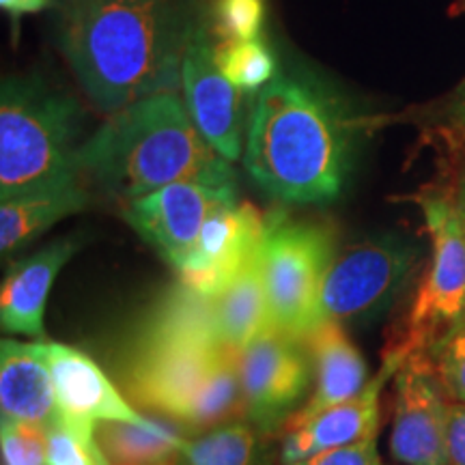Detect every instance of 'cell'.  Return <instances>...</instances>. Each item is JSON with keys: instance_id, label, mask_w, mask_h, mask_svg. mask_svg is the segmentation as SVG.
I'll list each match as a JSON object with an SVG mask.
<instances>
[{"instance_id": "cell-1", "label": "cell", "mask_w": 465, "mask_h": 465, "mask_svg": "<svg viewBox=\"0 0 465 465\" xmlns=\"http://www.w3.org/2000/svg\"><path fill=\"white\" fill-rule=\"evenodd\" d=\"M360 119L351 104L306 69H291L259 93L243 166L278 201L322 205L345 190Z\"/></svg>"}, {"instance_id": "cell-2", "label": "cell", "mask_w": 465, "mask_h": 465, "mask_svg": "<svg viewBox=\"0 0 465 465\" xmlns=\"http://www.w3.org/2000/svg\"><path fill=\"white\" fill-rule=\"evenodd\" d=\"M194 26L188 0H67L58 45L89 100L114 114L182 86Z\"/></svg>"}, {"instance_id": "cell-3", "label": "cell", "mask_w": 465, "mask_h": 465, "mask_svg": "<svg viewBox=\"0 0 465 465\" xmlns=\"http://www.w3.org/2000/svg\"><path fill=\"white\" fill-rule=\"evenodd\" d=\"M78 168L108 194L130 203L179 182L235 183V173L209 144L177 91L125 106L78 149Z\"/></svg>"}, {"instance_id": "cell-4", "label": "cell", "mask_w": 465, "mask_h": 465, "mask_svg": "<svg viewBox=\"0 0 465 465\" xmlns=\"http://www.w3.org/2000/svg\"><path fill=\"white\" fill-rule=\"evenodd\" d=\"M83 108L39 78H5L0 93V199L78 179Z\"/></svg>"}, {"instance_id": "cell-5", "label": "cell", "mask_w": 465, "mask_h": 465, "mask_svg": "<svg viewBox=\"0 0 465 465\" xmlns=\"http://www.w3.org/2000/svg\"><path fill=\"white\" fill-rule=\"evenodd\" d=\"M125 388L138 405L199 431L243 411L240 353L229 347L136 342Z\"/></svg>"}, {"instance_id": "cell-6", "label": "cell", "mask_w": 465, "mask_h": 465, "mask_svg": "<svg viewBox=\"0 0 465 465\" xmlns=\"http://www.w3.org/2000/svg\"><path fill=\"white\" fill-rule=\"evenodd\" d=\"M334 235L328 226L265 223L257 259L272 315V330L304 341L322 322V289L334 261Z\"/></svg>"}, {"instance_id": "cell-7", "label": "cell", "mask_w": 465, "mask_h": 465, "mask_svg": "<svg viewBox=\"0 0 465 465\" xmlns=\"http://www.w3.org/2000/svg\"><path fill=\"white\" fill-rule=\"evenodd\" d=\"M418 248L403 237H369L334 257L322 289V319L345 325L381 315L405 287Z\"/></svg>"}, {"instance_id": "cell-8", "label": "cell", "mask_w": 465, "mask_h": 465, "mask_svg": "<svg viewBox=\"0 0 465 465\" xmlns=\"http://www.w3.org/2000/svg\"><path fill=\"white\" fill-rule=\"evenodd\" d=\"M431 237V259L410 312L407 353L433 347L446 330L465 317V224L455 201L429 196L422 203Z\"/></svg>"}, {"instance_id": "cell-9", "label": "cell", "mask_w": 465, "mask_h": 465, "mask_svg": "<svg viewBox=\"0 0 465 465\" xmlns=\"http://www.w3.org/2000/svg\"><path fill=\"white\" fill-rule=\"evenodd\" d=\"M240 381L248 422L265 435L287 427L311 386L304 341L267 330L240 353Z\"/></svg>"}, {"instance_id": "cell-10", "label": "cell", "mask_w": 465, "mask_h": 465, "mask_svg": "<svg viewBox=\"0 0 465 465\" xmlns=\"http://www.w3.org/2000/svg\"><path fill=\"white\" fill-rule=\"evenodd\" d=\"M431 360L407 353L394 375L391 452L403 465H450L449 405Z\"/></svg>"}, {"instance_id": "cell-11", "label": "cell", "mask_w": 465, "mask_h": 465, "mask_svg": "<svg viewBox=\"0 0 465 465\" xmlns=\"http://www.w3.org/2000/svg\"><path fill=\"white\" fill-rule=\"evenodd\" d=\"M237 203L235 183L179 182L125 203L124 218L174 270L199 240L207 218Z\"/></svg>"}, {"instance_id": "cell-12", "label": "cell", "mask_w": 465, "mask_h": 465, "mask_svg": "<svg viewBox=\"0 0 465 465\" xmlns=\"http://www.w3.org/2000/svg\"><path fill=\"white\" fill-rule=\"evenodd\" d=\"M265 223L250 203L220 207L207 218L199 240L177 267L179 282L216 300L257 254Z\"/></svg>"}, {"instance_id": "cell-13", "label": "cell", "mask_w": 465, "mask_h": 465, "mask_svg": "<svg viewBox=\"0 0 465 465\" xmlns=\"http://www.w3.org/2000/svg\"><path fill=\"white\" fill-rule=\"evenodd\" d=\"M183 102L201 136L224 160L242 158L243 97L235 84L220 72L213 58V44L207 28L194 26L182 69Z\"/></svg>"}, {"instance_id": "cell-14", "label": "cell", "mask_w": 465, "mask_h": 465, "mask_svg": "<svg viewBox=\"0 0 465 465\" xmlns=\"http://www.w3.org/2000/svg\"><path fill=\"white\" fill-rule=\"evenodd\" d=\"M405 358V347L391 349L383 356L380 371L371 377L358 397L328 407V410L319 411L317 416L308 418V420L287 424V435H284L281 450L282 465L302 461V459L317 455V452L341 449V446L373 438L377 427H380V403L383 388H386L388 381L394 380Z\"/></svg>"}, {"instance_id": "cell-15", "label": "cell", "mask_w": 465, "mask_h": 465, "mask_svg": "<svg viewBox=\"0 0 465 465\" xmlns=\"http://www.w3.org/2000/svg\"><path fill=\"white\" fill-rule=\"evenodd\" d=\"M44 356L54 381L63 422L69 429L80 433H95L97 422L104 420L151 422V418L143 416L127 403L100 364L86 353L63 342L44 339Z\"/></svg>"}, {"instance_id": "cell-16", "label": "cell", "mask_w": 465, "mask_h": 465, "mask_svg": "<svg viewBox=\"0 0 465 465\" xmlns=\"http://www.w3.org/2000/svg\"><path fill=\"white\" fill-rule=\"evenodd\" d=\"M0 410L3 420L48 429L63 420L54 381L45 364L44 341L5 339L0 345Z\"/></svg>"}, {"instance_id": "cell-17", "label": "cell", "mask_w": 465, "mask_h": 465, "mask_svg": "<svg viewBox=\"0 0 465 465\" xmlns=\"http://www.w3.org/2000/svg\"><path fill=\"white\" fill-rule=\"evenodd\" d=\"M74 252L75 243L61 240L11 265L0 289L3 330L37 341L45 339L44 315L50 289Z\"/></svg>"}, {"instance_id": "cell-18", "label": "cell", "mask_w": 465, "mask_h": 465, "mask_svg": "<svg viewBox=\"0 0 465 465\" xmlns=\"http://www.w3.org/2000/svg\"><path fill=\"white\" fill-rule=\"evenodd\" d=\"M317 369V388L291 422H302L358 397L369 383V366L341 323L322 319L306 339ZM289 422V424H291Z\"/></svg>"}, {"instance_id": "cell-19", "label": "cell", "mask_w": 465, "mask_h": 465, "mask_svg": "<svg viewBox=\"0 0 465 465\" xmlns=\"http://www.w3.org/2000/svg\"><path fill=\"white\" fill-rule=\"evenodd\" d=\"M89 194L78 179L22 192L0 203V252L9 257L58 220L83 212Z\"/></svg>"}, {"instance_id": "cell-20", "label": "cell", "mask_w": 465, "mask_h": 465, "mask_svg": "<svg viewBox=\"0 0 465 465\" xmlns=\"http://www.w3.org/2000/svg\"><path fill=\"white\" fill-rule=\"evenodd\" d=\"M213 304L220 336L232 351L242 353L250 342L272 330V315L257 254L248 261L229 289L213 300Z\"/></svg>"}, {"instance_id": "cell-21", "label": "cell", "mask_w": 465, "mask_h": 465, "mask_svg": "<svg viewBox=\"0 0 465 465\" xmlns=\"http://www.w3.org/2000/svg\"><path fill=\"white\" fill-rule=\"evenodd\" d=\"M95 438L110 465H177L185 446V438L155 420L97 422Z\"/></svg>"}, {"instance_id": "cell-22", "label": "cell", "mask_w": 465, "mask_h": 465, "mask_svg": "<svg viewBox=\"0 0 465 465\" xmlns=\"http://www.w3.org/2000/svg\"><path fill=\"white\" fill-rule=\"evenodd\" d=\"M265 433L248 420H229L185 440L177 465H267Z\"/></svg>"}, {"instance_id": "cell-23", "label": "cell", "mask_w": 465, "mask_h": 465, "mask_svg": "<svg viewBox=\"0 0 465 465\" xmlns=\"http://www.w3.org/2000/svg\"><path fill=\"white\" fill-rule=\"evenodd\" d=\"M213 58L229 83L246 95L261 93L276 78V56L261 37L213 44Z\"/></svg>"}, {"instance_id": "cell-24", "label": "cell", "mask_w": 465, "mask_h": 465, "mask_svg": "<svg viewBox=\"0 0 465 465\" xmlns=\"http://www.w3.org/2000/svg\"><path fill=\"white\" fill-rule=\"evenodd\" d=\"M212 22L218 42L259 39L265 22V0H212Z\"/></svg>"}, {"instance_id": "cell-25", "label": "cell", "mask_w": 465, "mask_h": 465, "mask_svg": "<svg viewBox=\"0 0 465 465\" xmlns=\"http://www.w3.org/2000/svg\"><path fill=\"white\" fill-rule=\"evenodd\" d=\"M433 362L446 397L465 405V317L435 341Z\"/></svg>"}, {"instance_id": "cell-26", "label": "cell", "mask_w": 465, "mask_h": 465, "mask_svg": "<svg viewBox=\"0 0 465 465\" xmlns=\"http://www.w3.org/2000/svg\"><path fill=\"white\" fill-rule=\"evenodd\" d=\"M48 465H110L95 433H80L65 422L48 429Z\"/></svg>"}, {"instance_id": "cell-27", "label": "cell", "mask_w": 465, "mask_h": 465, "mask_svg": "<svg viewBox=\"0 0 465 465\" xmlns=\"http://www.w3.org/2000/svg\"><path fill=\"white\" fill-rule=\"evenodd\" d=\"M3 463L45 465L48 463V431L35 424L3 420Z\"/></svg>"}, {"instance_id": "cell-28", "label": "cell", "mask_w": 465, "mask_h": 465, "mask_svg": "<svg viewBox=\"0 0 465 465\" xmlns=\"http://www.w3.org/2000/svg\"><path fill=\"white\" fill-rule=\"evenodd\" d=\"M287 465H381V457L380 450H377V440L373 435V438L356 441V444L317 452V455Z\"/></svg>"}, {"instance_id": "cell-29", "label": "cell", "mask_w": 465, "mask_h": 465, "mask_svg": "<svg viewBox=\"0 0 465 465\" xmlns=\"http://www.w3.org/2000/svg\"><path fill=\"white\" fill-rule=\"evenodd\" d=\"M449 457L450 465H465V405H449Z\"/></svg>"}, {"instance_id": "cell-30", "label": "cell", "mask_w": 465, "mask_h": 465, "mask_svg": "<svg viewBox=\"0 0 465 465\" xmlns=\"http://www.w3.org/2000/svg\"><path fill=\"white\" fill-rule=\"evenodd\" d=\"M446 124L459 138H465V83L459 86L455 97L449 104V113H446Z\"/></svg>"}, {"instance_id": "cell-31", "label": "cell", "mask_w": 465, "mask_h": 465, "mask_svg": "<svg viewBox=\"0 0 465 465\" xmlns=\"http://www.w3.org/2000/svg\"><path fill=\"white\" fill-rule=\"evenodd\" d=\"M3 9L7 11L11 17H20L26 14H39L54 5V0H0Z\"/></svg>"}, {"instance_id": "cell-32", "label": "cell", "mask_w": 465, "mask_h": 465, "mask_svg": "<svg viewBox=\"0 0 465 465\" xmlns=\"http://www.w3.org/2000/svg\"><path fill=\"white\" fill-rule=\"evenodd\" d=\"M455 207H457L459 216H461L463 224H465V171H463L461 179H459V185H457V194H455Z\"/></svg>"}, {"instance_id": "cell-33", "label": "cell", "mask_w": 465, "mask_h": 465, "mask_svg": "<svg viewBox=\"0 0 465 465\" xmlns=\"http://www.w3.org/2000/svg\"><path fill=\"white\" fill-rule=\"evenodd\" d=\"M452 14H465V0H455V5H452Z\"/></svg>"}]
</instances>
